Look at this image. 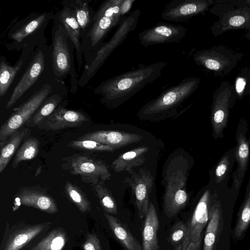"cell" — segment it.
<instances>
[{
    "label": "cell",
    "mask_w": 250,
    "mask_h": 250,
    "mask_svg": "<svg viewBox=\"0 0 250 250\" xmlns=\"http://www.w3.org/2000/svg\"><path fill=\"white\" fill-rule=\"evenodd\" d=\"M166 65L164 62L141 65L102 82L94 88V93L100 96L102 104L116 108L158 79Z\"/></svg>",
    "instance_id": "cell-1"
},
{
    "label": "cell",
    "mask_w": 250,
    "mask_h": 250,
    "mask_svg": "<svg viewBox=\"0 0 250 250\" xmlns=\"http://www.w3.org/2000/svg\"><path fill=\"white\" fill-rule=\"evenodd\" d=\"M51 30V67L57 81L70 77V92L78 90V79L74 64L75 46L67 32L54 16Z\"/></svg>",
    "instance_id": "cell-2"
},
{
    "label": "cell",
    "mask_w": 250,
    "mask_h": 250,
    "mask_svg": "<svg viewBox=\"0 0 250 250\" xmlns=\"http://www.w3.org/2000/svg\"><path fill=\"white\" fill-rule=\"evenodd\" d=\"M201 80L195 76L186 78L162 92L140 109L138 116L145 119H158L174 114L178 107L199 87Z\"/></svg>",
    "instance_id": "cell-3"
},
{
    "label": "cell",
    "mask_w": 250,
    "mask_h": 250,
    "mask_svg": "<svg viewBox=\"0 0 250 250\" xmlns=\"http://www.w3.org/2000/svg\"><path fill=\"white\" fill-rule=\"evenodd\" d=\"M123 0L104 1L96 11L91 30L82 43L85 63L101 47L108 32L118 26L125 17L122 16L120 8Z\"/></svg>",
    "instance_id": "cell-4"
},
{
    "label": "cell",
    "mask_w": 250,
    "mask_h": 250,
    "mask_svg": "<svg viewBox=\"0 0 250 250\" xmlns=\"http://www.w3.org/2000/svg\"><path fill=\"white\" fill-rule=\"evenodd\" d=\"M188 167V162L182 155L173 158L167 166L165 177L164 208L168 218L175 216L188 201L186 184Z\"/></svg>",
    "instance_id": "cell-5"
},
{
    "label": "cell",
    "mask_w": 250,
    "mask_h": 250,
    "mask_svg": "<svg viewBox=\"0 0 250 250\" xmlns=\"http://www.w3.org/2000/svg\"><path fill=\"white\" fill-rule=\"evenodd\" d=\"M209 11L218 17L210 27L214 37L231 30L243 29L250 32V5L243 0H215Z\"/></svg>",
    "instance_id": "cell-6"
},
{
    "label": "cell",
    "mask_w": 250,
    "mask_h": 250,
    "mask_svg": "<svg viewBox=\"0 0 250 250\" xmlns=\"http://www.w3.org/2000/svg\"><path fill=\"white\" fill-rule=\"evenodd\" d=\"M52 12H34L20 20H15L8 27L4 44L8 50L20 51L32 41L43 37Z\"/></svg>",
    "instance_id": "cell-7"
},
{
    "label": "cell",
    "mask_w": 250,
    "mask_h": 250,
    "mask_svg": "<svg viewBox=\"0 0 250 250\" xmlns=\"http://www.w3.org/2000/svg\"><path fill=\"white\" fill-rule=\"evenodd\" d=\"M141 15L136 9L127 17L125 16L111 38L104 42L84 66L83 72L78 80V86L83 87L94 76L111 53L137 27Z\"/></svg>",
    "instance_id": "cell-8"
},
{
    "label": "cell",
    "mask_w": 250,
    "mask_h": 250,
    "mask_svg": "<svg viewBox=\"0 0 250 250\" xmlns=\"http://www.w3.org/2000/svg\"><path fill=\"white\" fill-rule=\"evenodd\" d=\"M245 54L222 45L199 50L194 54L195 63L216 76L229 74L236 67Z\"/></svg>",
    "instance_id": "cell-9"
},
{
    "label": "cell",
    "mask_w": 250,
    "mask_h": 250,
    "mask_svg": "<svg viewBox=\"0 0 250 250\" xmlns=\"http://www.w3.org/2000/svg\"><path fill=\"white\" fill-rule=\"evenodd\" d=\"M61 167L73 175L79 176L82 182L90 185L104 183L111 174L106 165L82 154L74 153L63 157Z\"/></svg>",
    "instance_id": "cell-10"
},
{
    "label": "cell",
    "mask_w": 250,
    "mask_h": 250,
    "mask_svg": "<svg viewBox=\"0 0 250 250\" xmlns=\"http://www.w3.org/2000/svg\"><path fill=\"white\" fill-rule=\"evenodd\" d=\"M53 90V86L50 83H45L26 101L14 109L0 128V142L6 140L13 133L24 126Z\"/></svg>",
    "instance_id": "cell-11"
},
{
    "label": "cell",
    "mask_w": 250,
    "mask_h": 250,
    "mask_svg": "<svg viewBox=\"0 0 250 250\" xmlns=\"http://www.w3.org/2000/svg\"><path fill=\"white\" fill-rule=\"evenodd\" d=\"M236 96L234 85L223 81L214 91L210 110V121L215 139L222 138L227 127L230 109L234 105Z\"/></svg>",
    "instance_id": "cell-12"
},
{
    "label": "cell",
    "mask_w": 250,
    "mask_h": 250,
    "mask_svg": "<svg viewBox=\"0 0 250 250\" xmlns=\"http://www.w3.org/2000/svg\"><path fill=\"white\" fill-rule=\"evenodd\" d=\"M45 39L42 40L37 46L32 55L20 81L15 87L5 105L9 109L36 82L44 70L48 46Z\"/></svg>",
    "instance_id": "cell-13"
},
{
    "label": "cell",
    "mask_w": 250,
    "mask_h": 250,
    "mask_svg": "<svg viewBox=\"0 0 250 250\" xmlns=\"http://www.w3.org/2000/svg\"><path fill=\"white\" fill-rule=\"evenodd\" d=\"M213 193L207 189L197 204L191 218L187 225L186 239L181 250H187L191 244L196 249L200 248L202 233L210 218Z\"/></svg>",
    "instance_id": "cell-14"
},
{
    "label": "cell",
    "mask_w": 250,
    "mask_h": 250,
    "mask_svg": "<svg viewBox=\"0 0 250 250\" xmlns=\"http://www.w3.org/2000/svg\"><path fill=\"white\" fill-rule=\"evenodd\" d=\"M248 122L244 118L238 123L235 138V157L237 167L232 175L231 188L236 190L240 189L247 171L250 159V138L247 137Z\"/></svg>",
    "instance_id": "cell-15"
},
{
    "label": "cell",
    "mask_w": 250,
    "mask_h": 250,
    "mask_svg": "<svg viewBox=\"0 0 250 250\" xmlns=\"http://www.w3.org/2000/svg\"><path fill=\"white\" fill-rule=\"evenodd\" d=\"M215 0H173L164 8L161 17L167 21H184L205 13Z\"/></svg>",
    "instance_id": "cell-16"
},
{
    "label": "cell",
    "mask_w": 250,
    "mask_h": 250,
    "mask_svg": "<svg viewBox=\"0 0 250 250\" xmlns=\"http://www.w3.org/2000/svg\"><path fill=\"white\" fill-rule=\"evenodd\" d=\"M21 205L51 214L58 211L54 198L45 189L37 186L24 187L18 190L15 196L13 210H16Z\"/></svg>",
    "instance_id": "cell-17"
},
{
    "label": "cell",
    "mask_w": 250,
    "mask_h": 250,
    "mask_svg": "<svg viewBox=\"0 0 250 250\" xmlns=\"http://www.w3.org/2000/svg\"><path fill=\"white\" fill-rule=\"evenodd\" d=\"M188 29L180 25L159 22L139 34L140 43L144 47L157 44L179 43L186 36Z\"/></svg>",
    "instance_id": "cell-18"
},
{
    "label": "cell",
    "mask_w": 250,
    "mask_h": 250,
    "mask_svg": "<svg viewBox=\"0 0 250 250\" xmlns=\"http://www.w3.org/2000/svg\"><path fill=\"white\" fill-rule=\"evenodd\" d=\"M88 115L83 111L68 109L60 104L37 127L46 131H57L79 126L89 121Z\"/></svg>",
    "instance_id": "cell-19"
},
{
    "label": "cell",
    "mask_w": 250,
    "mask_h": 250,
    "mask_svg": "<svg viewBox=\"0 0 250 250\" xmlns=\"http://www.w3.org/2000/svg\"><path fill=\"white\" fill-rule=\"evenodd\" d=\"M35 40L27 44L22 49L16 63L11 65L7 62L5 57H0V97L4 96L17 74L24 70L32 55L39 42L44 39Z\"/></svg>",
    "instance_id": "cell-20"
},
{
    "label": "cell",
    "mask_w": 250,
    "mask_h": 250,
    "mask_svg": "<svg viewBox=\"0 0 250 250\" xmlns=\"http://www.w3.org/2000/svg\"><path fill=\"white\" fill-rule=\"evenodd\" d=\"M130 178L127 183L131 187L134 193L136 204L141 218L146 216L149 207V196L151 191L153 178L149 171L141 168L137 173L132 169L128 172Z\"/></svg>",
    "instance_id": "cell-21"
},
{
    "label": "cell",
    "mask_w": 250,
    "mask_h": 250,
    "mask_svg": "<svg viewBox=\"0 0 250 250\" xmlns=\"http://www.w3.org/2000/svg\"><path fill=\"white\" fill-rule=\"evenodd\" d=\"M143 137L137 134L113 130H98L81 136L79 140H90L114 149L140 141Z\"/></svg>",
    "instance_id": "cell-22"
},
{
    "label": "cell",
    "mask_w": 250,
    "mask_h": 250,
    "mask_svg": "<svg viewBox=\"0 0 250 250\" xmlns=\"http://www.w3.org/2000/svg\"><path fill=\"white\" fill-rule=\"evenodd\" d=\"M62 5V8L54 16L64 28L75 46L78 70L80 71L83 64V56L80 27L72 10L68 7Z\"/></svg>",
    "instance_id": "cell-23"
},
{
    "label": "cell",
    "mask_w": 250,
    "mask_h": 250,
    "mask_svg": "<svg viewBox=\"0 0 250 250\" xmlns=\"http://www.w3.org/2000/svg\"><path fill=\"white\" fill-rule=\"evenodd\" d=\"M88 0H64L62 4L68 7L73 12L80 26L81 43L86 39L92 28L96 13Z\"/></svg>",
    "instance_id": "cell-24"
},
{
    "label": "cell",
    "mask_w": 250,
    "mask_h": 250,
    "mask_svg": "<svg viewBox=\"0 0 250 250\" xmlns=\"http://www.w3.org/2000/svg\"><path fill=\"white\" fill-rule=\"evenodd\" d=\"M217 192H214L210 208V218L206 228L203 250H215L221 231L222 212L221 205L217 199Z\"/></svg>",
    "instance_id": "cell-25"
},
{
    "label": "cell",
    "mask_w": 250,
    "mask_h": 250,
    "mask_svg": "<svg viewBox=\"0 0 250 250\" xmlns=\"http://www.w3.org/2000/svg\"><path fill=\"white\" fill-rule=\"evenodd\" d=\"M31 134V129L24 125L6 140L0 142V173L4 171L22 141L30 137Z\"/></svg>",
    "instance_id": "cell-26"
},
{
    "label": "cell",
    "mask_w": 250,
    "mask_h": 250,
    "mask_svg": "<svg viewBox=\"0 0 250 250\" xmlns=\"http://www.w3.org/2000/svg\"><path fill=\"white\" fill-rule=\"evenodd\" d=\"M159 220L155 208L151 203L145 216L142 232L143 250H159L157 232Z\"/></svg>",
    "instance_id": "cell-27"
},
{
    "label": "cell",
    "mask_w": 250,
    "mask_h": 250,
    "mask_svg": "<svg viewBox=\"0 0 250 250\" xmlns=\"http://www.w3.org/2000/svg\"><path fill=\"white\" fill-rule=\"evenodd\" d=\"M47 224L28 225L19 229L9 236L2 250H20L38 235Z\"/></svg>",
    "instance_id": "cell-28"
},
{
    "label": "cell",
    "mask_w": 250,
    "mask_h": 250,
    "mask_svg": "<svg viewBox=\"0 0 250 250\" xmlns=\"http://www.w3.org/2000/svg\"><path fill=\"white\" fill-rule=\"evenodd\" d=\"M148 150L147 146H142L121 154L112 162V168L116 172H129L144 163L145 154Z\"/></svg>",
    "instance_id": "cell-29"
},
{
    "label": "cell",
    "mask_w": 250,
    "mask_h": 250,
    "mask_svg": "<svg viewBox=\"0 0 250 250\" xmlns=\"http://www.w3.org/2000/svg\"><path fill=\"white\" fill-rule=\"evenodd\" d=\"M104 214L114 234L126 250H143L142 246L120 220L106 212Z\"/></svg>",
    "instance_id": "cell-30"
},
{
    "label": "cell",
    "mask_w": 250,
    "mask_h": 250,
    "mask_svg": "<svg viewBox=\"0 0 250 250\" xmlns=\"http://www.w3.org/2000/svg\"><path fill=\"white\" fill-rule=\"evenodd\" d=\"M250 224V177L246 187L244 201L238 210L235 225L233 229L234 239L243 238Z\"/></svg>",
    "instance_id": "cell-31"
},
{
    "label": "cell",
    "mask_w": 250,
    "mask_h": 250,
    "mask_svg": "<svg viewBox=\"0 0 250 250\" xmlns=\"http://www.w3.org/2000/svg\"><path fill=\"white\" fill-rule=\"evenodd\" d=\"M63 98L59 93L50 94L39 107L33 115L26 122L27 127H34L43 120L49 116L61 104Z\"/></svg>",
    "instance_id": "cell-32"
},
{
    "label": "cell",
    "mask_w": 250,
    "mask_h": 250,
    "mask_svg": "<svg viewBox=\"0 0 250 250\" xmlns=\"http://www.w3.org/2000/svg\"><path fill=\"white\" fill-rule=\"evenodd\" d=\"M40 143L35 137H30L24 140L18 148L13 161L12 167L16 168L23 161L35 158L39 153Z\"/></svg>",
    "instance_id": "cell-33"
},
{
    "label": "cell",
    "mask_w": 250,
    "mask_h": 250,
    "mask_svg": "<svg viewBox=\"0 0 250 250\" xmlns=\"http://www.w3.org/2000/svg\"><path fill=\"white\" fill-rule=\"evenodd\" d=\"M235 146L229 150L221 157L217 163L214 169V181L218 186L228 178L231 171L234 162Z\"/></svg>",
    "instance_id": "cell-34"
},
{
    "label": "cell",
    "mask_w": 250,
    "mask_h": 250,
    "mask_svg": "<svg viewBox=\"0 0 250 250\" xmlns=\"http://www.w3.org/2000/svg\"><path fill=\"white\" fill-rule=\"evenodd\" d=\"M66 234L61 228H57L49 233L31 250H61L66 241Z\"/></svg>",
    "instance_id": "cell-35"
},
{
    "label": "cell",
    "mask_w": 250,
    "mask_h": 250,
    "mask_svg": "<svg viewBox=\"0 0 250 250\" xmlns=\"http://www.w3.org/2000/svg\"><path fill=\"white\" fill-rule=\"evenodd\" d=\"M64 191L67 197L82 212L91 210V204L86 194L76 185L67 181L64 186Z\"/></svg>",
    "instance_id": "cell-36"
},
{
    "label": "cell",
    "mask_w": 250,
    "mask_h": 250,
    "mask_svg": "<svg viewBox=\"0 0 250 250\" xmlns=\"http://www.w3.org/2000/svg\"><path fill=\"white\" fill-rule=\"evenodd\" d=\"M91 188L98 197L100 204L105 212L116 214L117 208L116 201L110 190L104 184L97 183L90 185Z\"/></svg>",
    "instance_id": "cell-37"
},
{
    "label": "cell",
    "mask_w": 250,
    "mask_h": 250,
    "mask_svg": "<svg viewBox=\"0 0 250 250\" xmlns=\"http://www.w3.org/2000/svg\"><path fill=\"white\" fill-rule=\"evenodd\" d=\"M236 98L250 96V68L245 67L237 74L234 85Z\"/></svg>",
    "instance_id": "cell-38"
},
{
    "label": "cell",
    "mask_w": 250,
    "mask_h": 250,
    "mask_svg": "<svg viewBox=\"0 0 250 250\" xmlns=\"http://www.w3.org/2000/svg\"><path fill=\"white\" fill-rule=\"evenodd\" d=\"M67 147L77 150L96 152L113 151V147L90 140L72 141L67 144Z\"/></svg>",
    "instance_id": "cell-39"
},
{
    "label": "cell",
    "mask_w": 250,
    "mask_h": 250,
    "mask_svg": "<svg viewBox=\"0 0 250 250\" xmlns=\"http://www.w3.org/2000/svg\"><path fill=\"white\" fill-rule=\"evenodd\" d=\"M187 225L181 221L177 222L171 229L168 241L174 250H181L185 242Z\"/></svg>",
    "instance_id": "cell-40"
},
{
    "label": "cell",
    "mask_w": 250,
    "mask_h": 250,
    "mask_svg": "<svg viewBox=\"0 0 250 250\" xmlns=\"http://www.w3.org/2000/svg\"><path fill=\"white\" fill-rule=\"evenodd\" d=\"M82 246L83 250H102L100 241L94 234H88Z\"/></svg>",
    "instance_id": "cell-41"
},
{
    "label": "cell",
    "mask_w": 250,
    "mask_h": 250,
    "mask_svg": "<svg viewBox=\"0 0 250 250\" xmlns=\"http://www.w3.org/2000/svg\"><path fill=\"white\" fill-rule=\"evenodd\" d=\"M135 1V0H123L120 8V12L122 16H125V15L129 12Z\"/></svg>",
    "instance_id": "cell-42"
},
{
    "label": "cell",
    "mask_w": 250,
    "mask_h": 250,
    "mask_svg": "<svg viewBox=\"0 0 250 250\" xmlns=\"http://www.w3.org/2000/svg\"><path fill=\"white\" fill-rule=\"evenodd\" d=\"M196 248L193 244H191L187 250H195Z\"/></svg>",
    "instance_id": "cell-43"
},
{
    "label": "cell",
    "mask_w": 250,
    "mask_h": 250,
    "mask_svg": "<svg viewBox=\"0 0 250 250\" xmlns=\"http://www.w3.org/2000/svg\"><path fill=\"white\" fill-rule=\"evenodd\" d=\"M244 37L250 41V32H247L244 35Z\"/></svg>",
    "instance_id": "cell-44"
},
{
    "label": "cell",
    "mask_w": 250,
    "mask_h": 250,
    "mask_svg": "<svg viewBox=\"0 0 250 250\" xmlns=\"http://www.w3.org/2000/svg\"><path fill=\"white\" fill-rule=\"evenodd\" d=\"M243 1L246 4L250 5V0H243Z\"/></svg>",
    "instance_id": "cell-45"
},
{
    "label": "cell",
    "mask_w": 250,
    "mask_h": 250,
    "mask_svg": "<svg viewBox=\"0 0 250 250\" xmlns=\"http://www.w3.org/2000/svg\"><path fill=\"white\" fill-rule=\"evenodd\" d=\"M195 250H200V248L196 249Z\"/></svg>",
    "instance_id": "cell-46"
}]
</instances>
